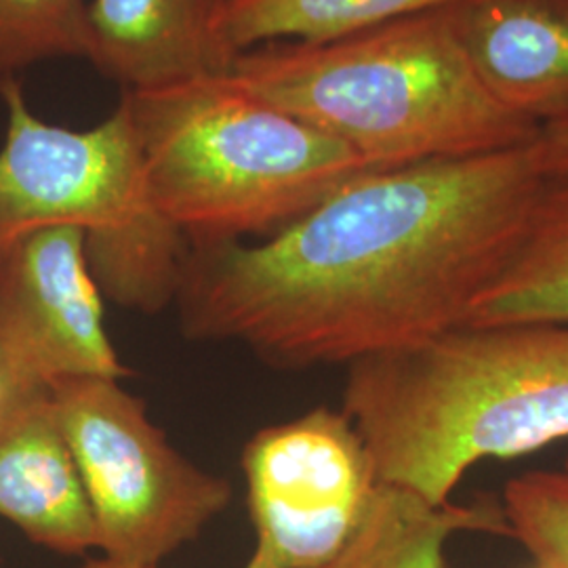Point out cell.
Masks as SVG:
<instances>
[{
	"mask_svg": "<svg viewBox=\"0 0 568 568\" xmlns=\"http://www.w3.org/2000/svg\"><path fill=\"white\" fill-rule=\"evenodd\" d=\"M535 150L548 180L568 178V119L544 124L535 140Z\"/></svg>",
	"mask_w": 568,
	"mask_h": 568,
	"instance_id": "e0dca14e",
	"label": "cell"
},
{
	"mask_svg": "<svg viewBox=\"0 0 568 568\" xmlns=\"http://www.w3.org/2000/svg\"><path fill=\"white\" fill-rule=\"evenodd\" d=\"M227 79L373 169L493 154L539 135L476 77L447 7L337 41L264 44L236 55Z\"/></svg>",
	"mask_w": 568,
	"mask_h": 568,
	"instance_id": "3957f363",
	"label": "cell"
},
{
	"mask_svg": "<svg viewBox=\"0 0 568 568\" xmlns=\"http://www.w3.org/2000/svg\"><path fill=\"white\" fill-rule=\"evenodd\" d=\"M567 471H568V459H567Z\"/></svg>",
	"mask_w": 568,
	"mask_h": 568,
	"instance_id": "ffe728a7",
	"label": "cell"
},
{
	"mask_svg": "<svg viewBox=\"0 0 568 568\" xmlns=\"http://www.w3.org/2000/svg\"><path fill=\"white\" fill-rule=\"evenodd\" d=\"M225 0H89V61L124 91L225 77L217 39Z\"/></svg>",
	"mask_w": 568,
	"mask_h": 568,
	"instance_id": "8fae6325",
	"label": "cell"
},
{
	"mask_svg": "<svg viewBox=\"0 0 568 568\" xmlns=\"http://www.w3.org/2000/svg\"><path fill=\"white\" fill-rule=\"evenodd\" d=\"M568 323V178L548 180L506 267L466 325Z\"/></svg>",
	"mask_w": 568,
	"mask_h": 568,
	"instance_id": "4fadbf2b",
	"label": "cell"
},
{
	"mask_svg": "<svg viewBox=\"0 0 568 568\" xmlns=\"http://www.w3.org/2000/svg\"><path fill=\"white\" fill-rule=\"evenodd\" d=\"M49 389L105 558L159 567L230 506V483L183 457L119 379L65 377Z\"/></svg>",
	"mask_w": 568,
	"mask_h": 568,
	"instance_id": "8992f818",
	"label": "cell"
},
{
	"mask_svg": "<svg viewBox=\"0 0 568 568\" xmlns=\"http://www.w3.org/2000/svg\"><path fill=\"white\" fill-rule=\"evenodd\" d=\"M89 0H0V81L39 61L89 60Z\"/></svg>",
	"mask_w": 568,
	"mask_h": 568,
	"instance_id": "9a60e30c",
	"label": "cell"
},
{
	"mask_svg": "<svg viewBox=\"0 0 568 568\" xmlns=\"http://www.w3.org/2000/svg\"><path fill=\"white\" fill-rule=\"evenodd\" d=\"M0 516L37 546L81 556L98 530L49 387L0 389Z\"/></svg>",
	"mask_w": 568,
	"mask_h": 568,
	"instance_id": "9c48e42d",
	"label": "cell"
},
{
	"mask_svg": "<svg viewBox=\"0 0 568 568\" xmlns=\"http://www.w3.org/2000/svg\"><path fill=\"white\" fill-rule=\"evenodd\" d=\"M0 255L37 230L77 227L108 300L145 314L175 302L190 243L150 203L126 102L77 131L39 119L16 77L0 81Z\"/></svg>",
	"mask_w": 568,
	"mask_h": 568,
	"instance_id": "5b68a950",
	"label": "cell"
},
{
	"mask_svg": "<svg viewBox=\"0 0 568 568\" xmlns=\"http://www.w3.org/2000/svg\"><path fill=\"white\" fill-rule=\"evenodd\" d=\"M255 548L244 568H318L363 518L379 485L342 410L314 408L260 429L243 450Z\"/></svg>",
	"mask_w": 568,
	"mask_h": 568,
	"instance_id": "52a82bcc",
	"label": "cell"
},
{
	"mask_svg": "<svg viewBox=\"0 0 568 568\" xmlns=\"http://www.w3.org/2000/svg\"><path fill=\"white\" fill-rule=\"evenodd\" d=\"M546 182L535 142L366 171L260 244L190 246L183 331L283 368L424 344L466 325Z\"/></svg>",
	"mask_w": 568,
	"mask_h": 568,
	"instance_id": "6da1fadb",
	"label": "cell"
},
{
	"mask_svg": "<svg viewBox=\"0 0 568 568\" xmlns=\"http://www.w3.org/2000/svg\"><path fill=\"white\" fill-rule=\"evenodd\" d=\"M532 568H551V567H544V565H537V567H532Z\"/></svg>",
	"mask_w": 568,
	"mask_h": 568,
	"instance_id": "d6986e66",
	"label": "cell"
},
{
	"mask_svg": "<svg viewBox=\"0 0 568 568\" xmlns=\"http://www.w3.org/2000/svg\"><path fill=\"white\" fill-rule=\"evenodd\" d=\"M342 413L382 485L445 506L471 467L568 440V323L462 325L366 356Z\"/></svg>",
	"mask_w": 568,
	"mask_h": 568,
	"instance_id": "7a4b0ae2",
	"label": "cell"
},
{
	"mask_svg": "<svg viewBox=\"0 0 568 568\" xmlns=\"http://www.w3.org/2000/svg\"><path fill=\"white\" fill-rule=\"evenodd\" d=\"M447 16L506 110L539 129L568 119V0H459Z\"/></svg>",
	"mask_w": 568,
	"mask_h": 568,
	"instance_id": "30bf717a",
	"label": "cell"
},
{
	"mask_svg": "<svg viewBox=\"0 0 568 568\" xmlns=\"http://www.w3.org/2000/svg\"><path fill=\"white\" fill-rule=\"evenodd\" d=\"M457 532L511 537L501 501L436 506L379 483L342 549L318 568H445V546Z\"/></svg>",
	"mask_w": 568,
	"mask_h": 568,
	"instance_id": "7c38bea8",
	"label": "cell"
},
{
	"mask_svg": "<svg viewBox=\"0 0 568 568\" xmlns=\"http://www.w3.org/2000/svg\"><path fill=\"white\" fill-rule=\"evenodd\" d=\"M79 568H159L148 567V565H131V562H121V560H112V558H91L87 562H82Z\"/></svg>",
	"mask_w": 568,
	"mask_h": 568,
	"instance_id": "ac0fdd59",
	"label": "cell"
},
{
	"mask_svg": "<svg viewBox=\"0 0 568 568\" xmlns=\"http://www.w3.org/2000/svg\"><path fill=\"white\" fill-rule=\"evenodd\" d=\"M459 0H225L217 39L236 60L274 42L337 41Z\"/></svg>",
	"mask_w": 568,
	"mask_h": 568,
	"instance_id": "5bb4252c",
	"label": "cell"
},
{
	"mask_svg": "<svg viewBox=\"0 0 568 568\" xmlns=\"http://www.w3.org/2000/svg\"><path fill=\"white\" fill-rule=\"evenodd\" d=\"M152 206L190 246L270 239L375 171L225 77L124 91Z\"/></svg>",
	"mask_w": 568,
	"mask_h": 568,
	"instance_id": "277c9868",
	"label": "cell"
},
{
	"mask_svg": "<svg viewBox=\"0 0 568 568\" xmlns=\"http://www.w3.org/2000/svg\"><path fill=\"white\" fill-rule=\"evenodd\" d=\"M102 291L77 227H44L0 255V389L65 377L124 379L103 326Z\"/></svg>",
	"mask_w": 568,
	"mask_h": 568,
	"instance_id": "ba28073f",
	"label": "cell"
},
{
	"mask_svg": "<svg viewBox=\"0 0 568 568\" xmlns=\"http://www.w3.org/2000/svg\"><path fill=\"white\" fill-rule=\"evenodd\" d=\"M501 508L511 537L537 565L568 568V471L532 469L511 478Z\"/></svg>",
	"mask_w": 568,
	"mask_h": 568,
	"instance_id": "2e32d148",
	"label": "cell"
}]
</instances>
